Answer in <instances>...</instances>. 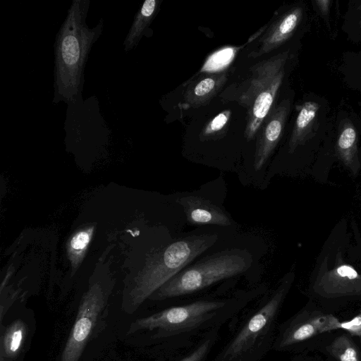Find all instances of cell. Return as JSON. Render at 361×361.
<instances>
[{
	"label": "cell",
	"mask_w": 361,
	"mask_h": 361,
	"mask_svg": "<svg viewBox=\"0 0 361 361\" xmlns=\"http://www.w3.org/2000/svg\"><path fill=\"white\" fill-rule=\"evenodd\" d=\"M224 72L207 73L188 85L184 93L183 105L197 108L209 103L227 80Z\"/></svg>",
	"instance_id": "4fadbf2b"
},
{
	"label": "cell",
	"mask_w": 361,
	"mask_h": 361,
	"mask_svg": "<svg viewBox=\"0 0 361 361\" xmlns=\"http://www.w3.org/2000/svg\"><path fill=\"white\" fill-rule=\"evenodd\" d=\"M293 279L292 273L286 275L233 319L229 337L209 361H262L272 350L278 319Z\"/></svg>",
	"instance_id": "7a4b0ae2"
},
{
	"label": "cell",
	"mask_w": 361,
	"mask_h": 361,
	"mask_svg": "<svg viewBox=\"0 0 361 361\" xmlns=\"http://www.w3.org/2000/svg\"><path fill=\"white\" fill-rule=\"evenodd\" d=\"M339 158L353 171L358 168L357 133L350 121L342 125L336 145Z\"/></svg>",
	"instance_id": "2e32d148"
},
{
	"label": "cell",
	"mask_w": 361,
	"mask_h": 361,
	"mask_svg": "<svg viewBox=\"0 0 361 361\" xmlns=\"http://www.w3.org/2000/svg\"><path fill=\"white\" fill-rule=\"evenodd\" d=\"M302 16L300 6L292 8L272 23L260 39L257 51L250 54L252 57H259L271 52L286 42L294 33Z\"/></svg>",
	"instance_id": "30bf717a"
},
{
	"label": "cell",
	"mask_w": 361,
	"mask_h": 361,
	"mask_svg": "<svg viewBox=\"0 0 361 361\" xmlns=\"http://www.w3.org/2000/svg\"><path fill=\"white\" fill-rule=\"evenodd\" d=\"M290 109V102L284 99L271 109L264 121L257 135L254 165L259 170L267 161L278 145Z\"/></svg>",
	"instance_id": "9c48e42d"
},
{
	"label": "cell",
	"mask_w": 361,
	"mask_h": 361,
	"mask_svg": "<svg viewBox=\"0 0 361 361\" xmlns=\"http://www.w3.org/2000/svg\"><path fill=\"white\" fill-rule=\"evenodd\" d=\"M316 3L322 13L324 16L327 15L329 12L330 1H317Z\"/></svg>",
	"instance_id": "cb8c5ba5"
},
{
	"label": "cell",
	"mask_w": 361,
	"mask_h": 361,
	"mask_svg": "<svg viewBox=\"0 0 361 361\" xmlns=\"http://www.w3.org/2000/svg\"><path fill=\"white\" fill-rule=\"evenodd\" d=\"M105 306V297L96 286L84 295L62 352L61 361H78Z\"/></svg>",
	"instance_id": "ba28073f"
},
{
	"label": "cell",
	"mask_w": 361,
	"mask_h": 361,
	"mask_svg": "<svg viewBox=\"0 0 361 361\" xmlns=\"http://www.w3.org/2000/svg\"><path fill=\"white\" fill-rule=\"evenodd\" d=\"M231 111L229 109L224 110L210 120L203 128L200 137L202 140H210L219 135L226 129L230 120Z\"/></svg>",
	"instance_id": "ac0fdd59"
},
{
	"label": "cell",
	"mask_w": 361,
	"mask_h": 361,
	"mask_svg": "<svg viewBox=\"0 0 361 361\" xmlns=\"http://www.w3.org/2000/svg\"><path fill=\"white\" fill-rule=\"evenodd\" d=\"M90 241V235L85 231L76 234L71 240V246L74 250L84 249Z\"/></svg>",
	"instance_id": "7402d4cb"
},
{
	"label": "cell",
	"mask_w": 361,
	"mask_h": 361,
	"mask_svg": "<svg viewBox=\"0 0 361 361\" xmlns=\"http://www.w3.org/2000/svg\"><path fill=\"white\" fill-rule=\"evenodd\" d=\"M267 290L262 286L166 302L162 308L134 320L127 334L140 332L160 361H173L209 331L231 322Z\"/></svg>",
	"instance_id": "6da1fadb"
},
{
	"label": "cell",
	"mask_w": 361,
	"mask_h": 361,
	"mask_svg": "<svg viewBox=\"0 0 361 361\" xmlns=\"http://www.w3.org/2000/svg\"><path fill=\"white\" fill-rule=\"evenodd\" d=\"M236 48L226 47L214 53L204 64L202 71L216 73L226 66L233 60Z\"/></svg>",
	"instance_id": "d6986e66"
},
{
	"label": "cell",
	"mask_w": 361,
	"mask_h": 361,
	"mask_svg": "<svg viewBox=\"0 0 361 361\" xmlns=\"http://www.w3.org/2000/svg\"><path fill=\"white\" fill-rule=\"evenodd\" d=\"M315 353L328 361H361L358 340L343 329L334 331L326 336Z\"/></svg>",
	"instance_id": "8fae6325"
},
{
	"label": "cell",
	"mask_w": 361,
	"mask_h": 361,
	"mask_svg": "<svg viewBox=\"0 0 361 361\" xmlns=\"http://www.w3.org/2000/svg\"><path fill=\"white\" fill-rule=\"evenodd\" d=\"M286 361H308L307 354L294 355V356Z\"/></svg>",
	"instance_id": "484cf974"
},
{
	"label": "cell",
	"mask_w": 361,
	"mask_h": 361,
	"mask_svg": "<svg viewBox=\"0 0 361 361\" xmlns=\"http://www.w3.org/2000/svg\"><path fill=\"white\" fill-rule=\"evenodd\" d=\"M346 329L355 336L361 345V308L346 322Z\"/></svg>",
	"instance_id": "44dd1931"
},
{
	"label": "cell",
	"mask_w": 361,
	"mask_h": 361,
	"mask_svg": "<svg viewBox=\"0 0 361 361\" xmlns=\"http://www.w3.org/2000/svg\"><path fill=\"white\" fill-rule=\"evenodd\" d=\"M250 264V257L245 251L216 253L183 269L149 299L166 302L200 296L217 283L244 274Z\"/></svg>",
	"instance_id": "3957f363"
},
{
	"label": "cell",
	"mask_w": 361,
	"mask_h": 361,
	"mask_svg": "<svg viewBox=\"0 0 361 361\" xmlns=\"http://www.w3.org/2000/svg\"><path fill=\"white\" fill-rule=\"evenodd\" d=\"M319 105L316 102H307L301 106L293 128L289 140V152H293L304 144L312 133L316 123Z\"/></svg>",
	"instance_id": "5bb4252c"
},
{
	"label": "cell",
	"mask_w": 361,
	"mask_h": 361,
	"mask_svg": "<svg viewBox=\"0 0 361 361\" xmlns=\"http://www.w3.org/2000/svg\"><path fill=\"white\" fill-rule=\"evenodd\" d=\"M310 301L327 313L338 314L353 302L361 300V274L341 264L319 274L312 283Z\"/></svg>",
	"instance_id": "52a82bcc"
},
{
	"label": "cell",
	"mask_w": 361,
	"mask_h": 361,
	"mask_svg": "<svg viewBox=\"0 0 361 361\" xmlns=\"http://www.w3.org/2000/svg\"><path fill=\"white\" fill-rule=\"evenodd\" d=\"M177 202L183 207L188 221L194 224L228 226V216L218 206L198 195H186Z\"/></svg>",
	"instance_id": "7c38bea8"
},
{
	"label": "cell",
	"mask_w": 361,
	"mask_h": 361,
	"mask_svg": "<svg viewBox=\"0 0 361 361\" xmlns=\"http://www.w3.org/2000/svg\"><path fill=\"white\" fill-rule=\"evenodd\" d=\"M157 1L155 0H146L141 9V15L146 18L152 16L155 11Z\"/></svg>",
	"instance_id": "603a6c76"
},
{
	"label": "cell",
	"mask_w": 361,
	"mask_h": 361,
	"mask_svg": "<svg viewBox=\"0 0 361 361\" xmlns=\"http://www.w3.org/2000/svg\"><path fill=\"white\" fill-rule=\"evenodd\" d=\"M220 329L209 331L192 348L173 361H209L219 340Z\"/></svg>",
	"instance_id": "e0dca14e"
},
{
	"label": "cell",
	"mask_w": 361,
	"mask_h": 361,
	"mask_svg": "<svg viewBox=\"0 0 361 361\" xmlns=\"http://www.w3.org/2000/svg\"><path fill=\"white\" fill-rule=\"evenodd\" d=\"M27 333V326L23 320L11 323L1 333V356L8 359L16 357L23 349Z\"/></svg>",
	"instance_id": "9a60e30c"
},
{
	"label": "cell",
	"mask_w": 361,
	"mask_h": 361,
	"mask_svg": "<svg viewBox=\"0 0 361 361\" xmlns=\"http://www.w3.org/2000/svg\"><path fill=\"white\" fill-rule=\"evenodd\" d=\"M308 361H328L320 354L308 353L307 354Z\"/></svg>",
	"instance_id": "d4e9b609"
},
{
	"label": "cell",
	"mask_w": 361,
	"mask_h": 361,
	"mask_svg": "<svg viewBox=\"0 0 361 361\" xmlns=\"http://www.w3.org/2000/svg\"><path fill=\"white\" fill-rule=\"evenodd\" d=\"M288 54V51H283L255 64L250 77L235 90V100L247 111L244 136L248 141L255 138L272 109Z\"/></svg>",
	"instance_id": "277c9868"
},
{
	"label": "cell",
	"mask_w": 361,
	"mask_h": 361,
	"mask_svg": "<svg viewBox=\"0 0 361 361\" xmlns=\"http://www.w3.org/2000/svg\"><path fill=\"white\" fill-rule=\"evenodd\" d=\"M61 54L63 61L68 65H73L78 61L80 49L78 39L75 36L67 35L63 38Z\"/></svg>",
	"instance_id": "ffe728a7"
},
{
	"label": "cell",
	"mask_w": 361,
	"mask_h": 361,
	"mask_svg": "<svg viewBox=\"0 0 361 361\" xmlns=\"http://www.w3.org/2000/svg\"><path fill=\"white\" fill-rule=\"evenodd\" d=\"M217 235L199 234L187 236L167 246L133 289L129 302L123 307L132 314L176 274L215 243Z\"/></svg>",
	"instance_id": "5b68a950"
},
{
	"label": "cell",
	"mask_w": 361,
	"mask_h": 361,
	"mask_svg": "<svg viewBox=\"0 0 361 361\" xmlns=\"http://www.w3.org/2000/svg\"><path fill=\"white\" fill-rule=\"evenodd\" d=\"M336 314L325 312L311 301L279 324L272 350L294 355L315 353L320 343L341 329Z\"/></svg>",
	"instance_id": "8992f818"
}]
</instances>
